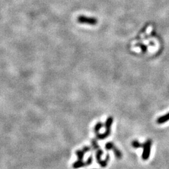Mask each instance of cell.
<instances>
[{
    "label": "cell",
    "mask_w": 169,
    "mask_h": 169,
    "mask_svg": "<svg viewBox=\"0 0 169 169\" xmlns=\"http://www.w3.org/2000/svg\"><path fill=\"white\" fill-rule=\"evenodd\" d=\"M152 146V140L150 139H148L143 143V152L142 154V159L143 160H147L150 155L151 148Z\"/></svg>",
    "instance_id": "obj_1"
},
{
    "label": "cell",
    "mask_w": 169,
    "mask_h": 169,
    "mask_svg": "<svg viewBox=\"0 0 169 169\" xmlns=\"http://www.w3.org/2000/svg\"><path fill=\"white\" fill-rule=\"evenodd\" d=\"M78 22L80 24H87L89 25H95L98 23V20L94 17H88L84 15H80L77 18Z\"/></svg>",
    "instance_id": "obj_2"
},
{
    "label": "cell",
    "mask_w": 169,
    "mask_h": 169,
    "mask_svg": "<svg viewBox=\"0 0 169 169\" xmlns=\"http://www.w3.org/2000/svg\"><path fill=\"white\" fill-rule=\"evenodd\" d=\"M111 134V130H106L104 134H96V138L97 140H104L107 137H109Z\"/></svg>",
    "instance_id": "obj_3"
},
{
    "label": "cell",
    "mask_w": 169,
    "mask_h": 169,
    "mask_svg": "<svg viewBox=\"0 0 169 169\" xmlns=\"http://www.w3.org/2000/svg\"><path fill=\"white\" fill-rule=\"evenodd\" d=\"M169 120V112L164 115L160 117L157 120V123L158 124H163Z\"/></svg>",
    "instance_id": "obj_4"
},
{
    "label": "cell",
    "mask_w": 169,
    "mask_h": 169,
    "mask_svg": "<svg viewBox=\"0 0 169 169\" xmlns=\"http://www.w3.org/2000/svg\"><path fill=\"white\" fill-rule=\"evenodd\" d=\"M104 154V152H103V150H102L101 148H99L98 150H96V162H97L98 164L100 165L102 160H101V156L103 155Z\"/></svg>",
    "instance_id": "obj_5"
},
{
    "label": "cell",
    "mask_w": 169,
    "mask_h": 169,
    "mask_svg": "<svg viewBox=\"0 0 169 169\" xmlns=\"http://www.w3.org/2000/svg\"><path fill=\"white\" fill-rule=\"evenodd\" d=\"M113 151V153H114V155L115 156V157L120 160V159H121L122 158V156H123V154L122 153L121 151H120L115 145L113 147V148H112Z\"/></svg>",
    "instance_id": "obj_6"
},
{
    "label": "cell",
    "mask_w": 169,
    "mask_h": 169,
    "mask_svg": "<svg viewBox=\"0 0 169 169\" xmlns=\"http://www.w3.org/2000/svg\"><path fill=\"white\" fill-rule=\"evenodd\" d=\"M113 122V118L112 117H108L105 124V127L106 130H111Z\"/></svg>",
    "instance_id": "obj_7"
},
{
    "label": "cell",
    "mask_w": 169,
    "mask_h": 169,
    "mask_svg": "<svg viewBox=\"0 0 169 169\" xmlns=\"http://www.w3.org/2000/svg\"><path fill=\"white\" fill-rule=\"evenodd\" d=\"M132 146L133 148H134L135 149L137 148H140L143 147V143H141L139 142V141H138L137 140H134L132 142Z\"/></svg>",
    "instance_id": "obj_8"
},
{
    "label": "cell",
    "mask_w": 169,
    "mask_h": 169,
    "mask_svg": "<svg viewBox=\"0 0 169 169\" xmlns=\"http://www.w3.org/2000/svg\"><path fill=\"white\" fill-rule=\"evenodd\" d=\"M84 166H86L85 162H84L83 161H81V160H77L76 162L74 163L73 165V167L74 168H79L81 167H83Z\"/></svg>",
    "instance_id": "obj_9"
},
{
    "label": "cell",
    "mask_w": 169,
    "mask_h": 169,
    "mask_svg": "<svg viewBox=\"0 0 169 169\" xmlns=\"http://www.w3.org/2000/svg\"><path fill=\"white\" fill-rule=\"evenodd\" d=\"M110 160V154H107L106 155V158L105 159V160H102L101 163L100 164V165L101 166V167L102 168H105L107 166L108 164V162Z\"/></svg>",
    "instance_id": "obj_10"
},
{
    "label": "cell",
    "mask_w": 169,
    "mask_h": 169,
    "mask_svg": "<svg viewBox=\"0 0 169 169\" xmlns=\"http://www.w3.org/2000/svg\"><path fill=\"white\" fill-rule=\"evenodd\" d=\"M85 154L83 151L82 150H78L77 151H76V155L78 157V160H81L83 161V157H84V154Z\"/></svg>",
    "instance_id": "obj_11"
},
{
    "label": "cell",
    "mask_w": 169,
    "mask_h": 169,
    "mask_svg": "<svg viewBox=\"0 0 169 169\" xmlns=\"http://www.w3.org/2000/svg\"><path fill=\"white\" fill-rule=\"evenodd\" d=\"M104 126V124L102 123L101 122H98L95 125V128H94V131H95V134H98L100 130L102 128V126Z\"/></svg>",
    "instance_id": "obj_12"
},
{
    "label": "cell",
    "mask_w": 169,
    "mask_h": 169,
    "mask_svg": "<svg viewBox=\"0 0 169 169\" xmlns=\"http://www.w3.org/2000/svg\"><path fill=\"white\" fill-rule=\"evenodd\" d=\"M136 46H137L138 47H139L143 53H145L148 50V46L145 45L143 44V43H137Z\"/></svg>",
    "instance_id": "obj_13"
},
{
    "label": "cell",
    "mask_w": 169,
    "mask_h": 169,
    "mask_svg": "<svg viewBox=\"0 0 169 169\" xmlns=\"http://www.w3.org/2000/svg\"><path fill=\"white\" fill-rule=\"evenodd\" d=\"M115 146V145L113 142H107L106 144H105V148L108 150V151H109V150H112V148H113V147Z\"/></svg>",
    "instance_id": "obj_14"
},
{
    "label": "cell",
    "mask_w": 169,
    "mask_h": 169,
    "mask_svg": "<svg viewBox=\"0 0 169 169\" xmlns=\"http://www.w3.org/2000/svg\"><path fill=\"white\" fill-rule=\"evenodd\" d=\"M91 143H92V147H93V148L94 150H98L99 148H100V146L98 145V143H97V142H96V140L92 139Z\"/></svg>",
    "instance_id": "obj_15"
},
{
    "label": "cell",
    "mask_w": 169,
    "mask_h": 169,
    "mask_svg": "<svg viewBox=\"0 0 169 169\" xmlns=\"http://www.w3.org/2000/svg\"><path fill=\"white\" fill-rule=\"evenodd\" d=\"M92 162H93V156L92 155H90L88 157V159H87V162H85V165H86V166L90 165L92 164Z\"/></svg>",
    "instance_id": "obj_16"
},
{
    "label": "cell",
    "mask_w": 169,
    "mask_h": 169,
    "mask_svg": "<svg viewBox=\"0 0 169 169\" xmlns=\"http://www.w3.org/2000/svg\"><path fill=\"white\" fill-rule=\"evenodd\" d=\"M82 150L84 153H87V152H90V150H91V148H90L89 146H84L82 148Z\"/></svg>",
    "instance_id": "obj_17"
}]
</instances>
